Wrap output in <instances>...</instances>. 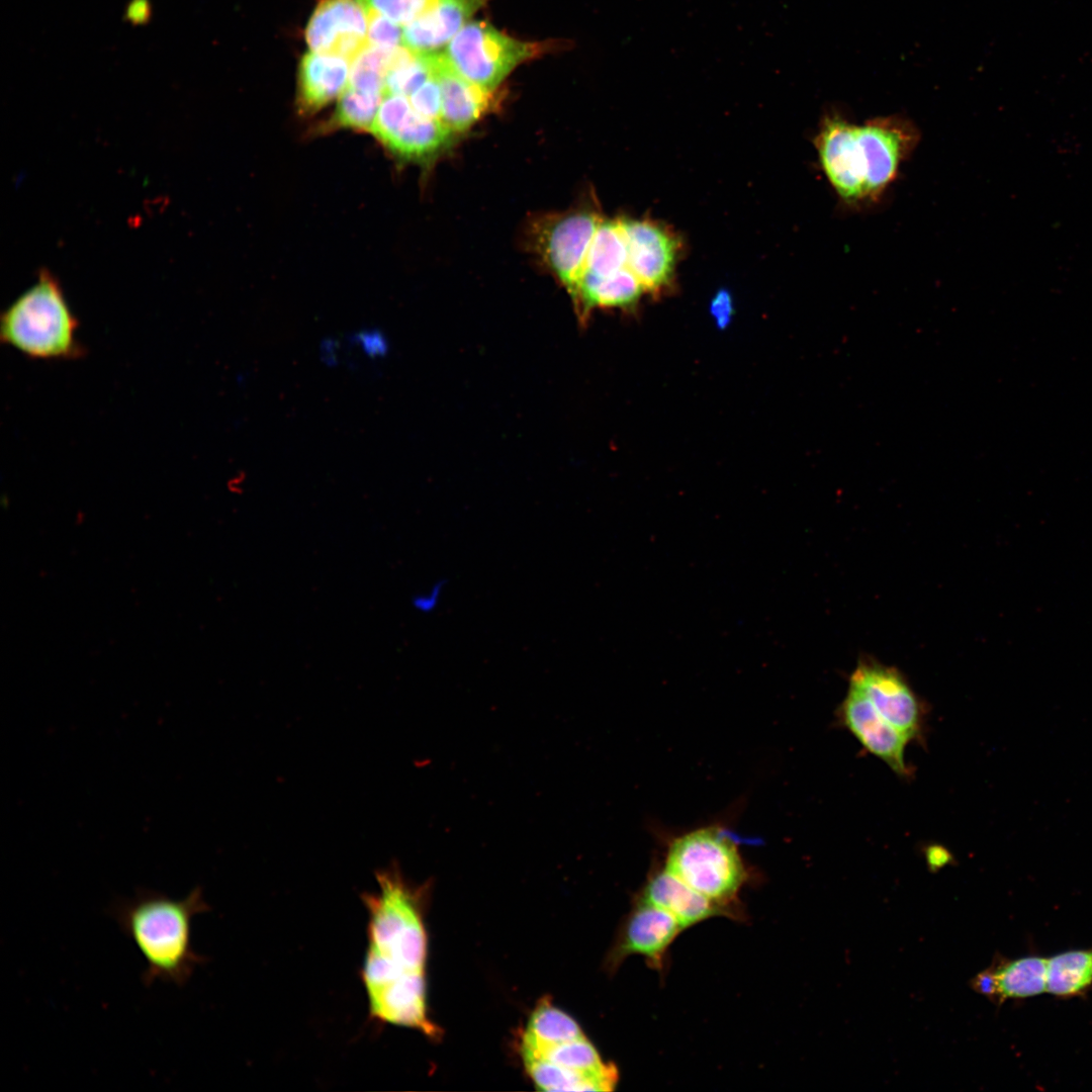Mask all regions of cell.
<instances>
[{
	"instance_id": "17",
	"label": "cell",
	"mask_w": 1092,
	"mask_h": 1092,
	"mask_svg": "<svg viewBox=\"0 0 1092 1092\" xmlns=\"http://www.w3.org/2000/svg\"><path fill=\"white\" fill-rule=\"evenodd\" d=\"M454 133L440 119L423 116L412 109L380 144L398 159L424 162L445 150Z\"/></svg>"
},
{
	"instance_id": "6",
	"label": "cell",
	"mask_w": 1092,
	"mask_h": 1092,
	"mask_svg": "<svg viewBox=\"0 0 1092 1092\" xmlns=\"http://www.w3.org/2000/svg\"><path fill=\"white\" fill-rule=\"evenodd\" d=\"M540 50L536 43L515 39L486 22L471 21L453 36L442 54L461 78L492 91L519 64Z\"/></svg>"
},
{
	"instance_id": "20",
	"label": "cell",
	"mask_w": 1092,
	"mask_h": 1092,
	"mask_svg": "<svg viewBox=\"0 0 1092 1092\" xmlns=\"http://www.w3.org/2000/svg\"><path fill=\"white\" fill-rule=\"evenodd\" d=\"M522 1058L528 1075L537 1089L542 1091H611L618 1077L616 1068L605 1073L588 1074L558 1066L541 1058Z\"/></svg>"
},
{
	"instance_id": "2",
	"label": "cell",
	"mask_w": 1092,
	"mask_h": 1092,
	"mask_svg": "<svg viewBox=\"0 0 1092 1092\" xmlns=\"http://www.w3.org/2000/svg\"><path fill=\"white\" fill-rule=\"evenodd\" d=\"M920 133L901 115L854 123L826 113L815 138L821 169L842 205L859 208L878 202L914 152Z\"/></svg>"
},
{
	"instance_id": "14",
	"label": "cell",
	"mask_w": 1092,
	"mask_h": 1092,
	"mask_svg": "<svg viewBox=\"0 0 1092 1092\" xmlns=\"http://www.w3.org/2000/svg\"><path fill=\"white\" fill-rule=\"evenodd\" d=\"M350 66L349 60L338 55L312 51L305 54L298 71L300 113H315L339 98L348 87Z\"/></svg>"
},
{
	"instance_id": "9",
	"label": "cell",
	"mask_w": 1092,
	"mask_h": 1092,
	"mask_svg": "<svg viewBox=\"0 0 1092 1092\" xmlns=\"http://www.w3.org/2000/svg\"><path fill=\"white\" fill-rule=\"evenodd\" d=\"M368 14L359 0H321L305 29L310 51L350 62L368 44Z\"/></svg>"
},
{
	"instance_id": "4",
	"label": "cell",
	"mask_w": 1092,
	"mask_h": 1092,
	"mask_svg": "<svg viewBox=\"0 0 1092 1092\" xmlns=\"http://www.w3.org/2000/svg\"><path fill=\"white\" fill-rule=\"evenodd\" d=\"M57 278L41 270L36 282L6 308L0 318L3 343L31 359L74 360L86 350Z\"/></svg>"
},
{
	"instance_id": "5",
	"label": "cell",
	"mask_w": 1092,
	"mask_h": 1092,
	"mask_svg": "<svg viewBox=\"0 0 1092 1092\" xmlns=\"http://www.w3.org/2000/svg\"><path fill=\"white\" fill-rule=\"evenodd\" d=\"M664 870L723 907L735 898L746 876L736 842L712 826L674 839Z\"/></svg>"
},
{
	"instance_id": "21",
	"label": "cell",
	"mask_w": 1092,
	"mask_h": 1092,
	"mask_svg": "<svg viewBox=\"0 0 1092 1092\" xmlns=\"http://www.w3.org/2000/svg\"><path fill=\"white\" fill-rule=\"evenodd\" d=\"M581 1037L584 1034L571 1016L542 999L529 1018L521 1050L535 1051Z\"/></svg>"
},
{
	"instance_id": "22",
	"label": "cell",
	"mask_w": 1092,
	"mask_h": 1092,
	"mask_svg": "<svg viewBox=\"0 0 1092 1092\" xmlns=\"http://www.w3.org/2000/svg\"><path fill=\"white\" fill-rule=\"evenodd\" d=\"M1092 986V948L1048 959L1046 992L1061 998L1084 994Z\"/></svg>"
},
{
	"instance_id": "28",
	"label": "cell",
	"mask_w": 1092,
	"mask_h": 1092,
	"mask_svg": "<svg viewBox=\"0 0 1092 1092\" xmlns=\"http://www.w3.org/2000/svg\"><path fill=\"white\" fill-rule=\"evenodd\" d=\"M368 43L384 50H395L402 46L400 25L375 11L367 10Z\"/></svg>"
},
{
	"instance_id": "1",
	"label": "cell",
	"mask_w": 1092,
	"mask_h": 1092,
	"mask_svg": "<svg viewBox=\"0 0 1092 1092\" xmlns=\"http://www.w3.org/2000/svg\"><path fill=\"white\" fill-rule=\"evenodd\" d=\"M378 890L363 893L367 946L361 980L370 1018L436 1038L428 1016L425 967L428 938L423 906L429 884L414 886L397 862L375 872Z\"/></svg>"
},
{
	"instance_id": "31",
	"label": "cell",
	"mask_w": 1092,
	"mask_h": 1092,
	"mask_svg": "<svg viewBox=\"0 0 1092 1092\" xmlns=\"http://www.w3.org/2000/svg\"><path fill=\"white\" fill-rule=\"evenodd\" d=\"M444 582L436 581L429 589L424 593H420L413 597V608L423 614H429L435 611L441 601L443 594Z\"/></svg>"
},
{
	"instance_id": "26",
	"label": "cell",
	"mask_w": 1092,
	"mask_h": 1092,
	"mask_svg": "<svg viewBox=\"0 0 1092 1092\" xmlns=\"http://www.w3.org/2000/svg\"><path fill=\"white\" fill-rule=\"evenodd\" d=\"M395 50H384L368 43L350 62L348 86L363 92L383 95L385 75Z\"/></svg>"
},
{
	"instance_id": "33",
	"label": "cell",
	"mask_w": 1092,
	"mask_h": 1092,
	"mask_svg": "<svg viewBox=\"0 0 1092 1092\" xmlns=\"http://www.w3.org/2000/svg\"><path fill=\"white\" fill-rule=\"evenodd\" d=\"M926 862L932 872H936L951 860V855L944 847L940 845L929 846L925 853Z\"/></svg>"
},
{
	"instance_id": "18",
	"label": "cell",
	"mask_w": 1092,
	"mask_h": 1092,
	"mask_svg": "<svg viewBox=\"0 0 1092 1092\" xmlns=\"http://www.w3.org/2000/svg\"><path fill=\"white\" fill-rule=\"evenodd\" d=\"M642 291L636 276L625 267L606 277L583 272L570 293L583 315V311L595 306L629 307L639 299Z\"/></svg>"
},
{
	"instance_id": "29",
	"label": "cell",
	"mask_w": 1092,
	"mask_h": 1092,
	"mask_svg": "<svg viewBox=\"0 0 1092 1092\" xmlns=\"http://www.w3.org/2000/svg\"><path fill=\"white\" fill-rule=\"evenodd\" d=\"M413 109L419 114L440 119L441 116V89L436 77L428 80L416 90L410 97Z\"/></svg>"
},
{
	"instance_id": "15",
	"label": "cell",
	"mask_w": 1092,
	"mask_h": 1092,
	"mask_svg": "<svg viewBox=\"0 0 1092 1092\" xmlns=\"http://www.w3.org/2000/svg\"><path fill=\"white\" fill-rule=\"evenodd\" d=\"M640 900L667 911L684 928L715 915L727 914L725 907L711 901L666 870L649 879Z\"/></svg>"
},
{
	"instance_id": "30",
	"label": "cell",
	"mask_w": 1092,
	"mask_h": 1092,
	"mask_svg": "<svg viewBox=\"0 0 1092 1092\" xmlns=\"http://www.w3.org/2000/svg\"><path fill=\"white\" fill-rule=\"evenodd\" d=\"M358 345L369 357L383 356L387 351V343L379 331L365 330L359 332L355 338Z\"/></svg>"
},
{
	"instance_id": "25",
	"label": "cell",
	"mask_w": 1092,
	"mask_h": 1092,
	"mask_svg": "<svg viewBox=\"0 0 1092 1092\" xmlns=\"http://www.w3.org/2000/svg\"><path fill=\"white\" fill-rule=\"evenodd\" d=\"M383 95L363 92L348 86L338 98L330 128L369 131Z\"/></svg>"
},
{
	"instance_id": "16",
	"label": "cell",
	"mask_w": 1092,
	"mask_h": 1092,
	"mask_svg": "<svg viewBox=\"0 0 1092 1092\" xmlns=\"http://www.w3.org/2000/svg\"><path fill=\"white\" fill-rule=\"evenodd\" d=\"M436 78L441 89L440 120L454 132L468 129L492 104L485 91L457 75L438 54Z\"/></svg>"
},
{
	"instance_id": "10",
	"label": "cell",
	"mask_w": 1092,
	"mask_h": 1092,
	"mask_svg": "<svg viewBox=\"0 0 1092 1092\" xmlns=\"http://www.w3.org/2000/svg\"><path fill=\"white\" fill-rule=\"evenodd\" d=\"M627 242V267L644 290L658 292L673 276L678 241L671 232L649 219L621 220Z\"/></svg>"
},
{
	"instance_id": "32",
	"label": "cell",
	"mask_w": 1092,
	"mask_h": 1092,
	"mask_svg": "<svg viewBox=\"0 0 1092 1092\" xmlns=\"http://www.w3.org/2000/svg\"><path fill=\"white\" fill-rule=\"evenodd\" d=\"M732 300L727 291H720L713 298L711 312L720 328L725 327L732 316Z\"/></svg>"
},
{
	"instance_id": "11",
	"label": "cell",
	"mask_w": 1092,
	"mask_h": 1092,
	"mask_svg": "<svg viewBox=\"0 0 1092 1092\" xmlns=\"http://www.w3.org/2000/svg\"><path fill=\"white\" fill-rule=\"evenodd\" d=\"M838 718L868 752L883 760L897 775L908 776L905 749L911 740L888 722L859 691L848 687L838 709Z\"/></svg>"
},
{
	"instance_id": "12",
	"label": "cell",
	"mask_w": 1092,
	"mask_h": 1092,
	"mask_svg": "<svg viewBox=\"0 0 1092 1092\" xmlns=\"http://www.w3.org/2000/svg\"><path fill=\"white\" fill-rule=\"evenodd\" d=\"M682 929L673 915L640 900L625 921L608 965L614 970L627 957L639 954L661 968L666 949Z\"/></svg>"
},
{
	"instance_id": "7",
	"label": "cell",
	"mask_w": 1092,
	"mask_h": 1092,
	"mask_svg": "<svg viewBox=\"0 0 1092 1092\" xmlns=\"http://www.w3.org/2000/svg\"><path fill=\"white\" fill-rule=\"evenodd\" d=\"M876 710L910 740L920 737L924 709L902 673L871 659L859 660L849 677Z\"/></svg>"
},
{
	"instance_id": "8",
	"label": "cell",
	"mask_w": 1092,
	"mask_h": 1092,
	"mask_svg": "<svg viewBox=\"0 0 1092 1092\" xmlns=\"http://www.w3.org/2000/svg\"><path fill=\"white\" fill-rule=\"evenodd\" d=\"M601 219L592 212H571L539 225L536 243L542 259L569 292L581 275Z\"/></svg>"
},
{
	"instance_id": "23",
	"label": "cell",
	"mask_w": 1092,
	"mask_h": 1092,
	"mask_svg": "<svg viewBox=\"0 0 1092 1092\" xmlns=\"http://www.w3.org/2000/svg\"><path fill=\"white\" fill-rule=\"evenodd\" d=\"M627 242L621 220H601L590 244L582 273L606 277L627 267Z\"/></svg>"
},
{
	"instance_id": "13",
	"label": "cell",
	"mask_w": 1092,
	"mask_h": 1092,
	"mask_svg": "<svg viewBox=\"0 0 1092 1092\" xmlns=\"http://www.w3.org/2000/svg\"><path fill=\"white\" fill-rule=\"evenodd\" d=\"M486 0H432L402 27V46L415 53H437L467 23Z\"/></svg>"
},
{
	"instance_id": "27",
	"label": "cell",
	"mask_w": 1092,
	"mask_h": 1092,
	"mask_svg": "<svg viewBox=\"0 0 1092 1092\" xmlns=\"http://www.w3.org/2000/svg\"><path fill=\"white\" fill-rule=\"evenodd\" d=\"M432 0H359L366 10L375 11L399 25L418 17Z\"/></svg>"
},
{
	"instance_id": "3",
	"label": "cell",
	"mask_w": 1092,
	"mask_h": 1092,
	"mask_svg": "<svg viewBox=\"0 0 1092 1092\" xmlns=\"http://www.w3.org/2000/svg\"><path fill=\"white\" fill-rule=\"evenodd\" d=\"M209 910L200 887L182 899L139 889L133 897L117 900L110 909L120 930L143 957L145 986L160 981L183 987L205 962L192 946L193 918Z\"/></svg>"
},
{
	"instance_id": "19",
	"label": "cell",
	"mask_w": 1092,
	"mask_h": 1092,
	"mask_svg": "<svg viewBox=\"0 0 1092 1092\" xmlns=\"http://www.w3.org/2000/svg\"><path fill=\"white\" fill-rule=\"evenodd\" d=\"M994 977L993 1002L1024 999L1046 991L1048 959L1036 956L1002 961L990 968Z\"/></svg>"
},
{
	"instance_id": "24",
	"label": "cell",
	"mask_w": 1092,
	"mask_h": 1092,
	"mask_svg": "<svg viewBox=\"0 0 1092 1092\" xmlns=\"http://www.w3.org/2000/svg\"><path fill=\"white\" fill-rule=\"evenodd\" d=\"M521 1053L522 1057L541 1058L581 1073H605L615 1068L602 1061L598 1051L585 1036L535 1051L521 1050Z\"/></svg>"
}]
</instances>
